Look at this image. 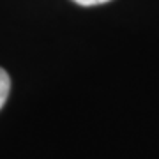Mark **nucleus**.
Returning <instances> with one entry per match:
<instances>
[{
    "label": "nucleus",
    "mask_w": 159,
    "mask_h": 159,
    "mask_svg": "<svg viewBox=\"0 0 159 159\" xmlns=\"http://www.w3.org/2000/svg\"><path fill=\"white\" fill-rule=\"evenodd\" d=\"M9 90H11V78L9 74L0 67V108L4 106V102L9 97Z\"/></svg>",
    "instance_id": "f257e3e1"
},
{
    "label": "nucleus",
    "mask_w": 159,
    "mask_h": 159,
    "mask_svg": "<svg viewBox=\"0 0 159 159\" xmlns=\"http://www.w3.org/2000/svg\"><path fill=\"white\" fill-rule=\"evenodd\" d=\"M73 2H76V4H80V6H99V4H106V2H110V0H73Z\"/></svg>",
    "instance_id": "f03ea898"
}]
</instances>
